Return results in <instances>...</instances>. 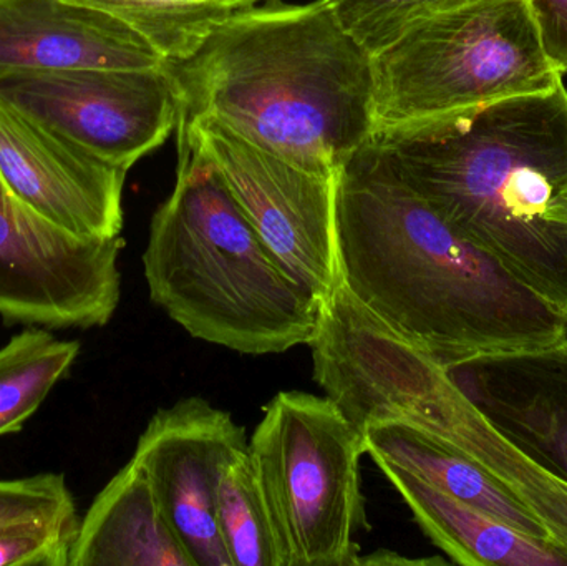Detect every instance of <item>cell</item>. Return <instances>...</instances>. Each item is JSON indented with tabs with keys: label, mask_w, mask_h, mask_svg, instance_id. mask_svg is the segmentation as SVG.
<instances>
[{
	"label": "cell",
	"mask_w": 567,
	"mask_h": 566,
	"mask_svg": "<svg viewBox=\"0 0 567 566\" xmlns=\"http://www.w3.org/2000/svg\"><path fill=\"white\" fill-rule=\"evenodd\" d=\"M445 369L499 435L567 484V339Z\"/></svg>",
	"instance_id": "cell-12"
},
{
	"label": "cell",
	"mask_w": 567,
	"mask_h": 566,
	"mask_svg": "<svg viewBox=\"0 0 567 566\" xmlns=\"http://www.w3.org/2000/svg\"><path fill=\"white\" fill-rule=\"evenodd\" d=\"M126 173L0 100V175L52 225L82 238L122 236Z\"/></svg>",
	"instance_id": "cell-11"
},
{
	"label": "cell",
	"mask_w": 567,
	"mask_h": 566,
	"mask_svg": "<svg viewBox=\"0 0 567 566\" xmlns=\"http://www.w3.org/2000/svg\"><path fill=\"white\" fill-rule=\"evenodd\" d=\"M79 514L0 527V566H70Z\"/></svg>",
	"instance_id": "cell-22"
},
{
	"label": "cell",
	"mask_w": 567,
	"mask_h": 566,
	"mask_svg": "<svg viewBox=\"0 0 567 566\" xmlns=\"http://www.w3.org/2000/svg\"><path fill=\"white\" fill-rule=\"evenodd\" d=\"M336 182L340 282L409 344L450 368L566 341V316L446 225L375 140Z\"/></svg>",
	"instance_id": "cell-1"
},
{
	"label": "cell",
	"mask_w": 567,
	"mask_h": 566,
	"mask_svg": "<svg viewBox=\"0 0 567 566\" xmlns=\"http://www.w3.org/2000/svg\"><path fill=\"white\" fill-rule=\"evenodd\" d=\"M109 13L152 43L168 63L189 59L216 27L249 9L239 0H72ZM255 7V6H252Z\"/></svg>",
	"instance_id": "cell-19"
},
{
	"label": "cell",
	"mask_w": 567,
	"mask_h": 566,
	"mask_svg": "<svg viewBox=\"0 0 567 566\" xmlns=\"http://www.w3.org/2000/svg\"><path fill=\"white\" fill-rule=\"evenodd\" d=\"M426 434L475 462L496 484L525 505L545 525L556 550L567 558L566 482L499 435L456 385L445 414Z\"/></svg>",
	"instance_id": "cell-17"
},
{
	"label": "cell",
	"mask_w": 567,
	"mask_h": 566,
	"mask_svg": "<svg viewBox=\"0 0 567 566\" xmlns=\"http://www.w3.org/2000/svg\"><path fill=\"white\" fill-rule=\"evenodd\" d=\"M70 566H195L159 508L148 477L130 461L80 518Z\"/></svg>",
	"instance_id": "cell-14"
},
{
	"label": "cell",
	"mask_w": 567,
	"mask_h": 566,
	"mask_svg": "<svg viewBox=\"0 0 567 566\" xmlns=\"http://www.w3.org/2000/svg\"><path fill=\"white\" fill-rule=\"evenodd\" d=\"M216 518L231 566H284L278 535L248 451L236 455L223 471Z\"/></svg>",
	"instance_id": "cell-20"
},
{
	"label": "cell",
	"mask_w": 567,
	"mask_h": 566,
	"mask_svg": "<svg viewBox=\"0 0 567 566\" xmlns=\"http://www.w3.org/2000/svg\"><path fill=\"white\" fill-rule=\"evenodd\" d=\"M340 25L377 55L416 23L485 0H326Z\"/></svg>",
	"instance_id": "cell-21"
},
{
	"label": "cell",
	"mask_w": 567,
	"mask_h": 566,
	"mask_svg": "<svg viewBox=\"0 0 567 566\" xmlns=\"http://www.w3.org/2000/svg\"><path fill=\"white\" fill-rule=\"evenodd\" d=\"M73 514L75 501L62 474L0 481V527Z\"/></svg>",
	"instance_id": "cell-23"
},
{
	"label": "cell",
	"mask_w": 567,
	"mask_h": 566,
	"mask_svg": "<svg viewBox=\"0 0 567 566\" xmlns=\"http://www.w3.org/2000/svg\"><path fill=\"white\" fill-rule=\"evenodd\" d=\"M125 239L72 235L27 206L0 175V318L47 329L102 328L122 298Z\"/></svg>",
	"instance_id": "cell-9"
},
{
	"label": "cell",
	"mask_w": 567,
	"mask_h": 566,
	"mask_svg": "<svg viewBox=\"0 0 567 566\" xmlns=\"http://www.w3.org/2000/svg\"><path fill=\"white\" fill-rule=\"evenodd\" d=\"M168 69L178 122L208 116L317 175L336 176L375 135L372 55L326 0L241 10Z\"/></svg>",
	"instance_id": "cell-3"
},
{
	"label": "cell",
	"mask_w": 567,
	"mask_h": 566,
	"mask_svg": "<svg viewBox=\"0 0 567 566\" xmlns=\"http://www.w3.org/2000/svg\"><path fill=\"white\" fill-rule=\"evenodd\" d=\"M248 454L284 566H355L369 531L359 462L363 434L332 399L281 391L265 405Z\"/></svg>",
	"instance_id": "cell-6"
},
{
	"label": "cell",
	"mask_w": 567,
	"mask_h": 566,
	"mask_svg": "<svg viewBox=\"0 0 567 566\" xmlns=\"http://www.w3.org/2000/svg\"><path fill=\"white\" fill-rule=\"evenodd\" d=\"M403 498L426 537L465 566H563L567 558L485 512L450 497L412 472L373 461Z\"/></svg>",
	"instance_id": "cell-15"
},
{
	"label": "cell",
	"mask_w": 567,
	"mask_h": 566,
	"mask_svg": "<svg viewBox=\"0 0 567 566\" xmlns=\"http://www.w3.org/2000/svg\"><path fill=\"white\" fill-rule=\"evenodd\" d=\"M166 65L148 40L109 13L72 0H0V75Z\"/></svg>",
	"instance_id": "cell-13"
},
{
	"label": "cell",
	"mask_w": 567,
	"mask_h": 566,
	"mask_svg": "<svg viewBox=\"0 0 567 566\" xmlns=\"http://www.w3.org/2000/svg\"><path fill=\"white\" fill-rule=\"evenodd\" d=\"M435 562L442 564V560H410V558L400 557L395 552H373L369 557L360 555L355 565H426Z\"/></svg>",
	"instance_id": "cell-25"
},
{
	"label": "cell",
	"mask_w": 567,
	"mask_h": 566,
	"mask_svg": "<svg viewBox=\"0 0 567 566\" xmlns=\"http://www.w3.org/2000/svg\"><path fill=\"white\" fill-rule=\"evenodd\" d=\"M549 62L567 73V0H526Z\"/></svg>",
	"instance_id": "cell-24"
},
{
	"label": "cell",
	"mask_w": 567,
	"mask_h": 566,
	"mask_svg": "<svg viewBox=\"0 0 567 566\" xmlns=\"http://www.w3.org/2000/svg\"><path fill=\"white\" fill-rule=\"evenodd\" d=\"M363 445L372 461L392 462L450 497L555 548L545 525L525 505L475 462L432 434L402 422H379L363 429Z\"/></svg>",
	"instance_id": "cell-16"
},
{
	"label": "cell",
	"mask_w": 567,
	"mask_h": 566,
	"mask_svg": "<svg viewBox=\"0 0 567 566\" xmlns=\"http://www.w3.org/2000/svg\"><path fill=\"white\" fill-rule=\"evenodd\" d=\"M248 444L246 429L199 395L159 409L140 435L132 459L195 566H231L219 534L216 494L226 465Z\"/></svg>",
	"instance_id": "cell-10"
},
{
	"label": "cell",
	"mask_w": 567,
	"mask_h": 566,
	"mask_svg": "<svg viewBox=\"0 0 567 566\" xmlns=\"http://www.w3.org/2000/svg\"><path fill=\"white\" fill-rule=\"evenodd\" d=\"M79 354L80 342L39 326H27L0 348V438L22 431Z\"/></svg>",
	"instance_id": "cell-18"
},
{
	"label": "cell",
	"mask_w": 567,
	"mask_h": 566,
	"mask_svg": "<svg viewBox=\"0 0 567 566\" xmlns=\"http://www.w3.org/2000/svg\"><path fill=\"white\" fill-rule=\"evenodd\" d=\"M175 188L143 253L150 299L189 336L239 354L307 346L320 302L259 238L218 173L178 145Z\"/></svg>",
	"instance_id": "cell-4"
},
{
	"label": "cell",
	"mask_w": 567,
	"mask_h": 566,
	"mask_svg": "<svg viewBox=\"0 0 567 566\" xmlns=\"http://www.w3.org/2000/svg\"><path fill=\"white\" fill-rule=\"evenodd\" d=\"M0 100L95 158L128 172L175 132L179 95L168 65L0 75Z\"/></svg>",
	"instance_id": "cell-8"
},
{
	"label": "cell",
	"mask_w": 567,
	"mask_h": 566,
	"mask_svg": "<svg viewBox=\"0 0 567 566\" xmlns=\"http://www.w3.org/2000/svg\"><path fill=\"white\" fill-rule=\"evenodd\" d=\"M239 2L246 3V6L252 7L256 2H259V0H239Z\"/></svg>",
	"instance_id": "cell-26"
},
{
	"label": "cell",
	"mask_w": 567,
	"mask_h": 566,
	"mask_svg": "<svg viewBox=\"0 0 567 566\" xmlns=\"http://www.w3.org/2000/svg\"><path fill=\"white\" fill-rule=\"evenodd\" d=\"M375 133L395 132L563 85L526 0L430 17L372 56Z\"/></svg>",
	"instance_id": "cell-5"
},
{
	"label": "cell",
	"mask_w": 567,
	"mask_h": 566,
	"mask_svg": "<svg viewBox=\"0 0 567 566\" xmlns=\"http://www.w3.org/2000/svg\"><path fill=\"white\" fill-rule=\"evenodd\" d=\"M400 178L567 318V90L375 133Z\"/></svg>",
	"instance_id": "cell-2"
},
{
	"label": "cell",
	"mask_w": 567,
	"mask_h": 566,
	"mask_svg": "<svg viewBox=\"0 0 567 566\" xmlns=\"http://www.w3.org/2000/svg\"><path fill=\"white\" fill-rule=\"evenodd\" d=\"M178 145L218 173L259 238L320 305L340 285L337 175L307 172L208 116L178 122Z\"/></svg>",
	"instance_id": "cell-7"
}]
</instances>
